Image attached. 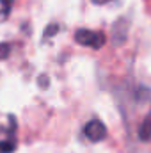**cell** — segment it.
I'll return each instance as SVG.
<instances>
[{"label": "cell", "mask_w": 151, "mask_h": 153, "mask_svg": "<svg viewBox=\"0 0 151 153\" xmlns=\"http://www.w3.org/2000/svg\"><path fill=\"white\" fill-rule=\"evenodd\" d=\"M75 39L76 43H80L84 46H89V48H94V50H100L105 45V41H107L103 32H94V30H87V29L76 30Z\"/></svg>", "instance_id": "obj_1"}, {"label": "cell", "mask_w": 151, "mask_h": 153, "mask_svg": "<svg viewBox=\"0 0 151 153\" xmlns=\"http://www.w3.org/2000/svg\"><path fill=\"white\" fill-rule=\"evenodd\" d=\"M84 134L89 141L93 143H100L107 137V126L100 121V119H91L85 126H84Z\"/></svg>", "instance_id": "obj_2"}, {"label": "cell", "mask_w": 151, "mask_h": 153, "mask_svg": "<svg viewBox=\"0 0 151 153\" xmlns=\"http://www.w3.org/2000/svg\"><path fill=\"white\" fill-rule=\"evenodd\" d=\"M139 139L141 141H151V119H144L139 126Z\"/></svg>", "instance_id": "obj_3"}, {"label": "cell", "mask_w": 151, "mask_h": 153, "mask_svg": "<svg viewBox=\"0 0 151 153\" xmlns=\"http://www.w3.org/2000/svg\"><path fill=\"white\" fill-rule=\"evenodd\" d=\"M14 152V139H5V141H0V153H11Z\"/></svg>", "instance_id": "obj_4"}, {"label": "cell", "mask_w": 151, "mask_h": 153, "mask_svg": "<svg viewBox=\"0 0 151 153\" xmlns=\"http://www.w3.org/2000/svg\"><path fill=\"white\" fill-rule=\"evenodd\" d=\"M11 52V46L7 43H0V59H5Z\"/></svg>", "instance_id": "obj_5"}, {"label": "cell", "mask_w": 151, "mask_h": 153, "mask_svg": "<svg viewBox=\"0 0 151 153\" xmlns=\"http://www.w3.org/2000/svg\"><path fill=\"white\" fill-rule=\"evenodd\" d=\"M119 25H123V27H126L128 23H126V20H121V22H119ZM117 29H119V27H117V25H114V34L117 32ZM119 34H121V38H123V41H124V36H126V30H121Z\"/></svg>", "instance_id": "obj_6"}, {"label": "cell", "mask_w": 151, "mask_h": 153, "mask_svg": "<svg viewBox=\"0 0 151 153\" xmlns=\"http://www.w3.org/2000/svg\"><path fill=\"white\" fill-rule=\"evenodd\" d=\"M93 2H94V4H100V5H101V4H107V2H110V0H93Z\"/></svg>", "instance_id": "obj_7"}]
</instances>
